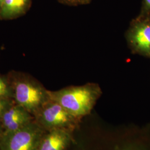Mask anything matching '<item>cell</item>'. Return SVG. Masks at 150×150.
Wrapping results in <instances>:
<instances>
[{
  "label": "cell",
  "mask_w": 150,
  "mask_h": 150,
  "mask_svg": "<svg viewBox=\"0 0 150 150\" xmlns=\"http://www.w3.org/2000/svg\"><path fill=\"white\" fill-rule=\"evenodd\" d=\"M5 102L0 98V116H2L5 112L4 111L5 108Z\"/></svg>",
  "instance_id": "8fae6325"
},
{
  "label": "cell",
  "mask_w": 150,
  "mask_h": 150,
  "mask_svg": "<svg viewBox=\"0 0 150 150\" xmlns=\"http://www.w3.org/2000/svg\"><path fill=\"white\" fill-rule=\"evenodd\" d=\"M118 150H136L134 149H132V148H130V147H123V148H121V149Z\"/></svg>",
  "instance_id": "4fadbf2b"
},
{
  "label": "cell",
  "mask_w": 150,
  "mask_h": 150,
  "mask_svg": "<svg viewBox=\"0 0 150 150\" xmlns=\"http://www.w3.org/2000/svg\"><path fill=\"white\" fill-rule=\"evenodd\" d=\"M0 134H1V128H0Z\"/></svg>",
  "instance_id": "9a60e30c"
},
{
  "label": "cell",
  "mask_w": 150,
  "mask_h": 150,
  "mask_svg": "<svg viewBox=\"0 0 150 150\" xmlns=\"http://www.w3.org/2000/svg\"><path fill=\"white\" fill-rule=\"evenodd\" d=\"M71 137L67 130H51L41 140L38 150H64L71 141Z\"/></svg>",
  "instance_id": "52a82bcc"
},
{
  "label": "cell",
  "mask_w": 150,
  "mask_h": 150,
  "mask_svg": "<svg viewBox=\"0 0 150 150\" xmlns=\"http://www.w3.org/2000/svg\"><path fill=\"white\" fill-rule=\"evenodd\" d=\"M4 0H0V2H1V4L2 2V1H3Z\"/></svg>",
  "instance_id": "5bb4252c"
},
{
  "label": "cell",
  "mask_w": 150,
  "mask_h": 150,
  "mask_svg": "<svg viewBox=\"0 0 150 150\" xmlns=\"http://www.w3.org/2000/svg\"><path fill=\"white\" fill-rule=\"evenodd\" d=\"M67 2L74 5H86L91 2V0H66Z\"/></svg>",
  "instance_id": "9c48e42d"
},
{
  "label": "cell",
  "mask_w": 150,
  "mask_h": 150,
  "mask_svg": "<svg viewBox=\"0 0 150 150\" xmlns=\"http://www.w3.org/2000/svg\"><path fill=\"white\" fill-rule=\"evenodd\" d=\"M16 101L27 111L38 109L44 101V93L41 89L27 82H20L15 88Z\"/></svg>",
  "instance_id": "277c9868"
},
{
  "label": "cell",
  "mask_w": 150,
  "mask_h": 150,
  "mask_svg": "<svg viewBox=\"0 0 150 150\" xmlns=\"http://www.w3.org/2000/svg\"><path fill=\"white\" fill-rule=\"evenodd\" d=\"M50 101L45 105L41 112V123L45 128L50 130L62 129L69 131L73 129L78 120L58 103L52 100Z\"/></svg>",
  "instance_id": "3957f363"
},
{
  "label": "cell",
  "mask_w": 150,
  "mask_h": 150,
  "mask_svg": "<svg viewBox=\"0 0 150 150\" xmlns=\"http://www.w3.org/2000/svg\"><path fill=\"white\" fill-rule=\"evenodd\" d=\"M129 42L138 51L150 52V23L142 22L136 23L129 33Z\"/></svg>",
  "instance_id": "8992f818"
},
{
  "label": "cell",
  "mask_w": 150,
  "mask_h": 150,
  "mask_svg": "<svg viewBox=\"0 0 150 150\" xmlns=\"http://www.w3.org/2000/svg\"><path fill=\"white\" fill-rule=\"evenodd\" d=\"M42 130L31 122L14 132L4 134L2 150H38L42 137Z\"/></svg>",
  "instance_id": "7a4b0ae2"
},
{
  "label": "cell",
  "mask_w": 150,
  "mask_h": 150,
  "mask_svg": "<svg viewBox=\"0 0 150 150\" xmlns=\"http://www.w3.org/2000/svg\"><path fill=\"white\" fill-rule=\"evenodd\" d=\"M30 116L23 108L15 106L5 111L2 116V122L5 127V132H14L27 123L30 122Z\"/></svg>",
  "instance_id": "5b68a950"
},
{
  "label": "cell",
  "mask_w": 150,
  "mask_h": 150,
  "mask_svg": "<svg viewBox=\"0 0 150 150\" xmlns=\"http://www.w3.org/2000/svg\"><path fill=\"white\" fill-rule=\"evenodd\" d=\"M101 93L99 86L93 83L47 92L50 100L58 103L77 120L91 112Z\"/></svg>",
  "instance_id": "6da1fadb"
},
{
  "label": "cell",
  "mask_w": 150,
  "mask_h": 150,
  "mask_svg": "<svg viewBox=\"0 0 150 150\" xmlns=\"http://www.w3.org/2000/svg\"><path fill=\"white\" fill-rule=\"evenodd\" d=\"M27 0H4L1 3L5 16H12L21 12L25 7Z\"/></svg>",
  "instance_id": "ba28073f"
},
{
  "label": "cell",
  "mask_w": 150,
  "mask_h": 150,
  "mask_svg": "<svg viewBox=\"0 0 150 150\" xmlns=\"http://www.w3.org/2000/svg\"><path fill=\"white\" fill-rule=\"evenodd\" d=\"M144 8L146 11L150 10V0H144Z\"/></svg>",
  "instance_id": "7c38bea8"
},
{
  "label": "cell",
  "mask_w": 150,
  "mask_h": 150,
  "mask_svg": "<svg viewBox=\"0 0 150 150\" xmlns=\"http://www.w3.org/2000/svg\"><path fill=\"white\" fill-rule=\"evenodd\" d=\"M7 87L3 80L0 78V97L3 96L7 93Z\"/></svg>",
  "instance_id": "30bf717a"
}]
</instances>
